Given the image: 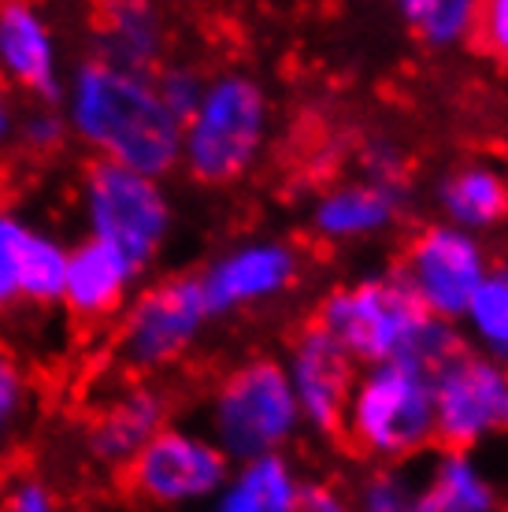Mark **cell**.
<instances>
[{"instance_id":"6da1fadb","label":"cell","mask_w":508,"mask_h":512,"mask_svg":"<svg viewBox=\"0 0 508 512\" xmlns=\"http://www.w3.org/2000/svg\"><path fill=\"white\" fill-rule=\"evenodd\" d=\"M75 119L82 138L112 153V164L127 167L141 179L164 175L178 160V127L153 86L93 60L78 75Z\"/></svg>"},{"instance_id":"7a4b0ae2","label":"cell","mask_w":508,"mask_h":512,"mask_svg":"<svg viewBox=\"0 0 508 512\" xmlns=\"http://www.w3.org/2000/svg\"><path fill=\"white\" fill-rule=\"evenodd\" d=\"M342 435L360 453L405 461L434 442L431 383L405 364H379L353 386Z\"/></svg>"},{"instance_id":"3957f363","label":"cell","mask_w":508,"mask_h":512,"mask_svg":"<svg viewBox=\"0 0 508 512\" xmlns=\"http://www.w3.org/2000/svg\"><path fill=\"white\" fill-rule=\"evenodd\" d=\"M423 320H427V308L394 271L382 279H364L345 290H331L312 323L331 334L353 360L379 368L405 353L408 338Z\"/></svg>"},{"instance_id":"277c9868","label":"cell","mask_w":508,"mask_h":512,"mask_svg":"<svg viewBox=\"0 0 508 512\" xmlns=\"http://www.w3.org/2000/svg\"><path fill=\"white\" fill-rule=\"evenodd\" d=\"M264 127L267 101L253 78H219L212 90H204V101L190 123V134H186L190 175L208 186H227V182L242 179L260 153Z\"/></svg>"},{"instance_id":"5b68a950","label":"cell","mask_w":508,"mask_h":512,"mask_svg":"<svg viewBox=\"0 0 508 512\" xmlns=\"http://www.w3.org/2000/svg\"><path fill=\"white\" fill-rule=\"evenodd\" d=\"M301 420L290 375L275 360H249L219 383L216 431L230 457L260 461L293 435Z\"/></svg>"},{"instance_id":"8992f818","label":"cell","mask_w":508,"mask_h":512,"mask_svg":"<svg viewBox=\"0 0 508 512\" xmlns=\"http://www.w3.org/2000/svg\"><path fill=\"white\" fill-rule=\"evenodd\" d=\"M204 316L208 308H204L201 275H178V279L160 282L119 323L108 360L127 375L164 368L190 346Z\"/></svg>"},{"instance_id":"52a82bcc","label":"cell","mask_w":508,"mask_h":512,"mask_svg":"<svg viewBox=\"0 0 508 512\" xmlns=\"http://www.w3.org/2000/svg\"><path fill=\"white\" fill-rule=\"evenodd\" d=\"M227 479V453L201 438L160 431L115 468V494L134 505H178L212 494Z\"/></svg>"},{"instance_id":"ba28073f","label":"cell","mask_w":508,"mask_h":512,"mask_svg":"<svg viewBox=\"0 0 508 512\" xmlns=\"http://www.w3.org/2000/svg\"><path fill=\"white\" fill-rule=\"evenodd\" d=\"M86 190L97 238L123 256L130 275L141 271L167 231V205L160 190L112 160H89Z\"/></svg>"},{"instance_id":"9c48e42d","label":"cell","mask_w":508,"mask_h":512,"mask_svg":"<svg viewBox=\"0 0 508 512\" xmlns=\"http://www.w3.org/2000/svg\"><path fill=\"white\" fill-rule=\"evenodd\" d=\"M408 290L420 297L427 316L453 323L468 312L471 294L486 279V260L479 242L457 227H423L405 249L397 271Z\"/></svg>"},{"instance_id":"30bf717a","label":"cell","mask_w":508,"mask_h":512,"mask_svg":"<svg viewBox=\"0 0 508 512\" xmlns=\"http://www.w3.org/2000/svg\"><path fill=\"white\" fill-rule=\"evenodd\" d=\"M434 438L445 453H468L475 442L501 431L508 401V372L490 357L468 353L431 386Z\"/></svg>"},{"instance_id":"8fae6325","label":"cell","mask_w":508,"mask_h":512,"mask_svg":"<svg viewBox=\"0 0 508 512\" xmlns=\"http://www.w3.org/2000/svg\"><path fill=\"white\" fill-rule=\"evenodd\" d=\"M290 386L301 416H308L316 431L331 438L342 435L345 409L356 386V360L316 323H308L293 338Z\"/></svg>"},{"instance_id":"7c38bea8","label":"cell","mask_w":508,"mask_h":512,"mask_svg":"<svg viewBox=\"0 0 508 512\" xmlns=\"http://www.w3.org/2000/svg\"><path fill=\"white\" fill-rule=\"evenodd\" d=\"M297 279V253L286 245H249L219 260L216 268L201 275L204 308L227 312L238 305H253L264 297L282 294Z\"/></svg>"},{"instance_id":"4fadbf2b","label":"cell","mask_w":508,"mask_h":512,"mask_svg":"<svg viewBox=\"0 0 508 512\" xmlns=\"http://www.w3.org/2000/svg\"><path fill=\"white\" fill-rule=\"evenodd\" d=\"M89 30H93L104 60H112L108 67L134 78L160 75L164 23L156 19L153 8H145V4H108V8L93 12Z\"/></svg>"},{"instance_id":"5bb4252c","label":"cell","mask_w":508,"mask_h":512,"mask_svg":"<svg viewBox=\"0 0 508 512\" xmlns=\"http://www.w3.org/2000/svg\"><path fill=\"white\" fill-rule=\"evenodd\" d=\"M167 412H171V397L164 390H153V386H141L134 394L97 409L89 416V427H86L93 457L97 461H115V468H119L149 438L160 435Z\"/></svg>"},{"instance_id":"9a60e30c","label":"cell","mask_w":508,"mask_h":512,"mask_svg":"<svg viewBox=\"0 0 508 512\" xmlns=\"http://www.w3.org/2000/svg\"><path fill=\"white\" fill-rule=\"evenodd\" d=\"M127 275L130 268L108 242L93 238V242L82 245L75 253V260L67 264V279H64V294L71 301L75 320L89 323V327L108 320L115 308H119Z\"/></svg>"},{"instance_id":"2e32d148","label":"cell","mask_w":508,"mask_h":512,"mask_svg":"<svg viewBox=\"0 0 508 512\" xmlns=\"http://www.w3.org/2000/svg\"><path fill=\"white\" fill-rule=\"evenodd\" d=\"M401 212V197L382 190L375 182H349L331 190L316 205V231L331 242L345 238H368V234L386 231Z\"/></svg>"},{"instance_id":"e0dca14e","label":"cell","mask_w":508,"mask_h":512,"mask_svg":"<svg viewBox=\"0 0 508 512\" xmlns=\"http://www.w3.org/2000/svg\"><path fill=\"white\" fill-rule=\"evenodd\" d=\"M0 64L8 67L26 90L41 93L45 101H56L49 34L38 23V15L23 4H4L0 8Z\"/></svg>"},{"instance_id":"ac0fdd59","label":"cell","mask_w":508,"mask_h":512,"mask_svg":"<svg viewBox=\"0 0 508 512\" xmlns=\"http://www.w3.org/2000/svg\"><path fill=\"white\" fill-rule=\"evenodd\" d=\"M416 512H497V490L468 453H442L416 490Z\"/></svg>"},{"instance_id":"d6986e66","label":"cell","mask_w":508,"mask_h":512,"mask_svg":"<svg viewBox=\"0 0 508 512\" xmlns=\"http://www.w3.org/2000/svg\"><path fill=\"white\" fill-rule=\"evenodd\" d=\"M438 201L445 216L457 223V231H483L508 216V182L494 167H460L442 182Z\"/></svg>"},{"instance_id":"ffe728a7","label":"cell","mask_w":508,"mask_h":512,"mask_svg":"<svg viewBox=\"0 0 508 512\" xmlns=\"http://www.w3.org/2000/svg\"><path fill=\"white\" fill-rule=\"evenodd\" d=\"M219 512H297V483L279 457L249 461Z\"/></svg>"},{"instance_id":"44dd1931","label":"cell","mask_w":508,"mask_h":512,"mask_svg":"<svg viewBox=\"0 0 508 512\" xmlns=\"http://www.w3.org/2000/svg\"><path fill=\"white\" fill-rule=\"evenodd\" d=\"M405 23L434 49H449L460 41L475 38L479 4L471 0H405L401 4Z\"/></svg>"},{"instance_id":"7402d4cb","label":"cell","mask_w":508,"mask_h":512,"mask_svg":"<svg viewBox=\"0 0 508 512\" xmlns=\"http://www.w3.org/2000/svg\"><path fill=\"white\" fill-rule=\"evenodd\" d=\"M464 316H468L475 338L497 357V364L508 360V268L494 271L479 282Z\"/></svg>"},{"instance_id":"603a6c76","label":"cell","mask_w":508,"mask_h":512,"mask_svg":"<svg viewBox=\"0 0 508 512\" xmlns=\"http://www.w3.org/2000/svg\"><path fill=\"white\" fill-rule=\"evenodd\" d=\"M64 279H67L64 253L56 245L26 234L23 256H19V294L38 301V305H49V301H56V297L64 294Z\"/></svg>"},{"instance_id":"cb8c5ba5","label":"cell","mask_w":508,"mask_h":512,"mask_svg":"<svg viewBox=\"0 0 508 512\" xmlns=\"http://www.w3.org/2000/svg\"><path fill=\"white\" fill-rule=\"evenodd\" d=\"M416 483L401 468H375L360 483L356 512H416Z\"/></svg>"},{"instance_id":"d4e9b609","label":"cell","mask_w":508,"mask_h":512,"mask_svg":"<svg viewBox=\"0 0 508 512\" xmlns=\"http://www.w3.org/2000/svg\"><path fill=\"white\" fill-rule=\"evenodd\" d=\"M156 97L164 101V108L171 112V119H175L178 127H190L204 101V82L193 67H160Z\"/></svg>"},{"instance_id":"484cf974","label":"cell","mask_w":508,"mask_h":512,"mask_svg":"<svg viewBox=\"0 0 508 512\" xmlns=\"http://www.w3.org/2000/svg\"><path fill=\"white\" fill-rule=\"evenodd\" d=\"M60 145H64V123H60L56 116H49V112H41V116H34L23 127V149H19V160H23L26 167H41L60 153Z\"/></svg>"},{"instance_id":"4316f807","label":"cell","mask_w":508,"mask_h":512,"mask_svg":"<svg viewBox=\"0 0 508 512\" xmlns=\"http://www.w3.org/2000/svg\"><path fill=\"white\" fill-rule=\"evenodd\" d=\"M26 234L12 219L0 216V308L12 305L19 294V256H23Z\"/></svg>"},{"instance_id":"83f0119b","label":"cell","mask_w":508,"mask_h":512,"mask_svg":"<svg viewBox=\"0 0 508 512\" xmlns=\"http://www.w3.org/2000/svg\"><path fill=\"white\" fill-rule=\"evenodd\" d=\"M475 41H479L494 60L508 64V0H490L486 8H479Z\"/></svg>"},{"instance_id":"f1b7e54d","label":"cell","mask_w":508,"mask_h":512,"mask_svg":"<svg viewBox=\"0 0 508 512\" xmlns=\"http://www.w3.org/2000/svg\"><path fill=\"white\" fill-rule=\"evenodd\" d=\"M297 512H356L353 501L338 494L327 483H305L297 487Z\"/></svg>"},{"instance_id":"f546056e","label":"cell","mask_w":508,"mask_h":512,"mask_svg":"<svg viewBox=\"0 0 508 512\" xmlns=\"http://www.w3.org/2000/svg\"><path fill=\"white\" fill-rule=\"evenodd\" d=\"M19 401H23V375L15 368L12 357L0 353V431L12 423V416L19 412Z\"/></svg>"},{"instance_id":"4dcf8cb0","label":"cell","mask_w":508,"mask_h":512,"mask_svg":"<svg viewBox=\"0 0 508 512\" xmlns=\"http://www.w3.org/2000/svg\"><path fill=\"white\" fill-rule=\"evenodd\" d=\"M23 171H26V164L19 160V156H12V160H0V205H4V201H12V193L19 190Z\"/></svg>"},{"instance_id":"1f68e13d","label":"cell","mask_w":508,"mask_h":512,"mask_svg":"<svg viewBox=\"0 0 508 512\" xmlns=\"http://www.w3.org/2000/svg\"><path fill=\"white\" fill-rule=\"evenodd\" d=\"M8 509L12 512H49V498H45L38 487H19Z\"/></svg>"},{"instance_id":"d6a6232c","label":"cell","mask_w":508,"mask_h":512,"mask_svg":"<svg viewBox=\"0 0 508 512\" xmlns=\"http://www.w3.org/2000/svg\"><path fill=\"white\" fill-rule=\"evenodd\" d=\"M8 134V108H4V93H0V138Z\"/></svg>"},{"instance_id":"836d02e7","label":"cell","mask_w":508,"mask_h":512,"mask_svg":"<svg viewBox=\"0 0 508 512\" xmlns=\"http://www.w3.org/2000/svg\"><path fill=\"white\" fill-rule=\"evenodd\" d=\"M501 431H508V401H505V416H501Z\"/></svg>"},{"instance_id":"e575fe53","label":"cell","mask_w":508,"mask_h":512,"mask_svg":"<svg viewBox=\"0 0 508 512\" xmlns=\"http://www.w3.org/2000/svg\"><path fill=\"white\" fill-rule=\"evenodd\" d=\"M501 512H508V505H505V509H501Z\"/></svg>"}]
</instances>
